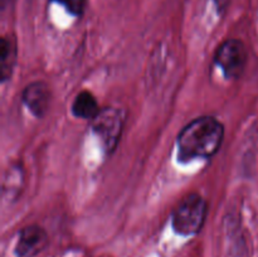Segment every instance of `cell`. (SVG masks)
<instances>
[{
	"instance_id": "obj_1",
	"label": "cell",
	"mask_w": 258,
	"mask_h": 257,
	"mask_svg": "<svg viewBox=\"0 0 258 257\" xmlns=\"http://www.w3.org/2000/svg\"><path fill=\"white\" fill-rule=\"evenodd\" d=\"M223 125L212 116H202L189 122L178 136V156L181 161L208 159L221 148Z\"/></svg>"
},
{
	"instance_id": "obj_2",
	"label": "cell",
	"mask_w": 258,
	"mask_h": 257,
	"mask_svg": "<svg viewBox=\"0 0 258 257\" xmlns=\"http://www.w3.org/2000/svg\"><path fill=\"white\" fill-rule=\"evenodd\" d=\"M207 203L199 194L191 193L181 199L173 212V228L181 236H194L204 226Z\"/></svg>"
},
{
	"instance_id": "obj_3",
	"label": "cell",
	"mask_w": 258,
	"mask_h": 257,
	"mask_svg": "<svg viewBox=\"0 0 258 257\" xmlns=\"http://www.w3.org/2000/svg\"><path fill=\"white\" fill-rule=\"evenodd\" d=\"M123 116L115 107H106L92 120V128L107 151H113L122 135Z\"/></svg>"
},
{
	"instance_id": "obj_4",
	"label": "cell",
	"mask_w": 258,
	"mask_h": 257,
	"mask_svg": "<svg viewBox=\"0 0 258 257\" xmlns=\"http://www.w3.org/2000/svg\"><path fill=\"white\" fill-rule=\"evenodd\" d=\"M216 63L224 76L237 80L243 73L247 63V49L239 39H228L221 44L216 53Z\"/></svg>"
},
{
	"instance_id": "obj_5",
	"label": "cell",
	"mask_w": 258,
	"mask_h": 257,
	"mask_svg": "<svg viewBox=\"0 0 258 257\" xmlns=\"http://www.w3.org/2000/svg\"><path fill=\"white\" fill-rule=\"evenodd\" d=\"M48 243L47 232L42 227L32 224L20 231L14 252L17 257H35L47 248Z\"/></svg>"
},
{
	"instance_id": "obj_6",
	"label": "cell",
	"mask_w": 258,
	"mask_h": 257,
	"mask_svg": "<svg viewBox=\"0 0 258 257\" xmlns=\"http://www.w3.org/2000/svg\"><path fill=\"white\" fill-rule=\"evenodd\" d=\"M23 102L35 117H43L47 113L50 102V91L43 82H33L23 91Z\"/></svg>"
},
{
	"instance_id": "obj_7",
	"label": "cell",
	"mask_w": 258,
	"mask_h": 257,
	"mask_svg": "<svg viewBox=\"0 0 258 257\" xmlns=\"http://www.w3.org/2000/svg\"><path fill=\"white\" fill-rule=\"evenodd\" d=\"M97 100L88 91H82L76 96L72 103V112L76 117L92 121L100 113Z\"/></svg>"
},
{
	"instance_id": "obj_8",
	"label": "cell",
	"mask_w": 258,
	"mask_h": 257,
	"mask_svg": "<svg viewBox=\"0 0 258 257\" xmlns=\"http://www.w3.org/2000/svg\"><path fill=\"white\" fill-rule=\"evenodd\" d=\"M15 62H17V44L13 38L4 37L2 39V48H0V77L3 82L12 77Z\"/></svg>"
},
{
	"instance_id": "obj_9",
	"label": "cell",
	"mask_w": 258,
	"mask_h": 257,
	"mask_svg": "<svg viewBox=\"0 0 258 257\" xmlns=\"http://www.w3.org/2000/svg\"><path fill=\"white\" fill-rule=\"evenodd\" d=\"M50 2H55L63 5L67 12L75 17H82L83 12H85L86 0H50Z\"/></svg>"
},
{
	"instance_id": "obj_10",
	"label": "cell",
	"mask_w": 258,
	"mask_h": 257,
	"mask_svg": "<svg viewBox=\"0 0 258 257\" xmlns=\"http://www.w3.org/2000/svg\"><path fill=\"white\" fill-rule=\"evenodd\" d=\"M227 3H228V0H216V4L218 5L219 9H221V8H223Z\"/></svg>"
}]
</instances>
